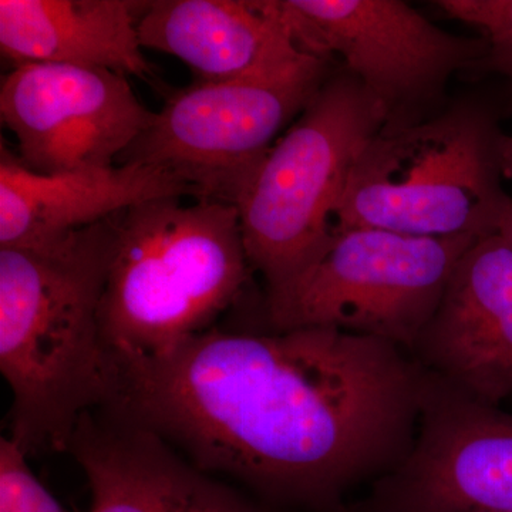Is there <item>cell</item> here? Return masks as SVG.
Returning a JSON list of instances; mask_svg holds the SVG:
<instances>
[{
  "mask_svg": "<svg viewBox=\"0 0 512 512\" xmlns=\"http://www.w3.org/2000/svg\"><path fill=\"white\" fill-rule=\"evenodd\" d=\"M423 377L409 350L372 336L208 329L119 363L107 407L269 503L338 512L409 456Z\"/></svg>",
  "mask_w": 512,
  "mask_h": 512,
  "instance_id": "1",
  "label": "cell"
},
{
  "mask_svg": "<svg viewBox=\"0 0 512 512\" xmlns=\"http://www.w3.org/2000/svg\"><path fill=\"white\" fill-rule=\"evenodd\" d=\"M500 161L504 177L512 178V136L501 137Z\"/></svg>",
  "mask_w": 512,
  "mask_h": 512,
  "instance_id": "18",
  "label": "cell"
},
{
  "mask_svg": "<svg viewBox=\"0 0 512 512\" xmlns=\"http://www.w3.org/2000/svg\"><path fill=\"white\" fill-rule=\"evenodd\" d=\"M478 239L336 229L295 282L266 298L272 330L330 328L412 350L461 256Z\"/></svg>",
  "mask_w": 512,
  "mask_h": 512,
  "instance_id": "6",
  "label": "cell"
},
{
  "mask_svg": "<svg viewBox=\"0 0 512 512\" xmlns=\"http://www.w3.org/2000/svg\"><path fill=\"white\" fill-rule=\"evenodd\" d=\"M338 512H370L369 510H366L365 505L359 504V505H353V507H349V505H346V507H343L342 510Z\"/></svg>",
  "mask_w": 512,
  "mask_h": 512,
  "instance_id": "20",
  "label": "cell"
},
{
  "mask_svg": "<svg viewBox=\"0 0 512 512\" xmlns=\"http://www.w3.org/2000/svg\"><path fill=\"white\" fill-rule=\"evenodd\" d=\"M362 504L370 512H512V413L424 369L412 451Z\"/></svg>",
  "mask_w": 512,
  "mask_h": 512,
  "instance_id": "9",
  "label": "cell"
},
{
  "mask_svg": "<svg viewBox=\"0 0 512 512\" xmlns=\"http://www.w3.org/2000/svg\"><path fill=\"white\" fill-rule=\"evenodd\" d=\"M386 123L382 104L342 67L266 153L235 202L249 265L264 278L266 298L295 282L328 247L353 164Z\"/></svg>",
  "mask_w": 512,
  "mask_h": 512,
  "instance_id": "5",
  "label": "cell"
},
{
  "mask_svg": "<svg viewBox=\"0 0 512 512\" xmlns=\"http://www.w3.org/2000/svg\"><path fill=\"white\" fill-rule=\"evenodd\" d=\"M410 353L473 399L500 406L512 397V252L500 235L461 256Z\"/></svg>",
  "mask_w": 512,
  "mask_h": 512,
  "instance_id": "11",
  "label": "cell"
},
{
  "mask_svg": "<svg viewBox=\"0 0 512 512\" xmlns=\"http://www.w3.org/2000/svg\"><path fill=\"white\" fill-rule=\"evenodd\" d=\"M116 215L53 247L0 248V370L13 396L10 439L26 453L69 450L80 420L116 393L100 322Z\"/></svg>",
  "mask_w": 512,
  "mask_h": 512,
  "instance_id": "2",
  "label": "cell"
},
{
  "mask_svg": "<svg viewBox=\"0 0 512 512\" xmlns=\"http://www.w3.org/2000/svg\"><path fill=\"white\" fill-rule=\"evenodd\" d=\"M490 114L458 103L407 124H384L357 156L336 229L376 228L410 237L497 234L511 197L503 188Z\"/></svg>",
  "mask_w": 512,
  "mask_h": 512,
  "instance_id": "4",
  "label": "cell"
},
{
  "mask_svg": "<svg viewBox=\"0 0 512 512\" xmlns=\"http://www.w3.org/2000/svg\"><path fill=\"white\" fill-rule=\"evenodd\" d=\"M165 197L116 215L100 322L116 365L167 355L211 329L244 291L235 205Z\"/></svg>",
  "mask_w": 512,
  "mask_h": 512,
  "instance_id": "3",
  "label": "cell"
},
{
  "mask_svg": "<svg viewBox=\"0 0 512 512\" xmlns=\"http://www.w3.org/2000/svg\"><path fill=\"white\" fill-rule=\"evenodd\" d=\"M450 18L484 33L487 52L483 66L503 74L512 86V0H440Z\"/></svg>",
  "mask_w": 512,
  "mask_h": 512,
  "instance_id": "16",
  "label": "cell"
},
{
  "mask_svg": "<svg viewBox=\"0 0 512 512\" xmlns=\"http://www.w3.org/2000/svg\"><path fill=\"white\" fill-rule=\"evenodd\" d=\"M165 197L197 198L180 178L138 163L40 174L0 144V248L53 247L74 232Z\"/></svg>",
  "mask_w": 512,
  "mask_h": 512,
  "instance_id": "13",
  "label": "cell"
},
{
  "mask_svg": "<svg viewBox=\"0 0 512 512\" xmlns=\"http://www.w3.org/2000/svg\"><path fill=\"white\" fill-rule=\"evenodd\" d=\"M144 8L126 0H0V50L15 66L67 64L151 80L137 30Z\"/></svg>",
  "mask_w": 512,
  "mask_h": 512,
  "instance_id": "15",
  "label": "cell"
},
{
  "mask_svg": "<svg viewBox=\"0 0 512 512\" xmlns=\"http://www.w3.org/2000/svg\"><path fill=\"white\" fill-rule=\"evenodd\" d=\"M0 512H72L37 480L28 453L10 437L0 440Z\"/></svg>",
  "mask_w": 512,
  "mask_h": 512,
  "instance_id": "17",
  "label": "cell"
},
{
  "mask_svg": "<svg viewBox=\"0 0 512 512\" xmlns=\"http://www.w3.org/2000/svg\"><path fill=\"white\" fill-rule=\"evenodd\" d=\"M143 49L181 60L198 82L279 72L306 55L281 0H158L138 19Z\"/></svg>",
  "mask_w": 512,
  "mask_h": 512,
  "instance_id": "14",
  "label": "cell"
},
{
  "mask_svg": "<svg viewBox=\"0 0 512 512\" xmlns=\"http://www.w3.org/2000/svg\"><path fill=\"white\" fill-rule=\"evenodd\" d=\"M330 74V60L306 53L279 72L185 87L168 97L120 164L161 168L198 200L235 205L279 133Z\"/></svg>",
  "mask_w": 512,
  "mask_h": 512,
  "instance_id": "7",
  "label": "cell"
},
{
  "mask_svg": "<svg viewBox=\"0 0 512 512\" xmlns=\"http://www.w3.org/2000/svg\"><path fill=\"white\" fill-rule=\"evenodd\" d=\"M127 77L67 64L13 67L0 84V116L19 160L40 174L113 167L156 119Z\"/></svg>",
  "mask_w": 512,
  "mask_h": 512,
  "instance_id": "10",
  "label": "cell"
},
{
  "mask_svg": "<svg viewBox=\"0 0 512 512\" xmlns=\"http://www.w3.org/2000/svg\"><path fill=\"white\" fill-rule=\"evenodd\" d=\"M497 234L504 239L505 244L512 252V197L505 208L503 217H501L500 225H498Z\"/></svg>",
  "mask_w": 512,
  "mask_h": 512,
  "instance_id": "19",
  "label": "cell"
},
{
  "mask_svg": "<svg viewBox=\"0 0 512 512\" xmlns=\"http://www.w3.org/2000/svg\"><path fill=\"white\" fill-rule=\"evenodd\" d=\"M296 42L355 76L386 124L426 119L453 74L483 63L484 39L451 35L402 0H281Z\"/></svg>",
  "mask_w": 512,
  "mask_h": 512,
  "instance_id": "8",
  "label": "cell"
},
{
  "mask_svg": "<svg viewBox=\"0 0 512 512\" xmlns=\"http://www.w3.org/2000/svg\"><path fill=\"white\" fill-rule=\"evenodd\" d=\"M67 451L89 483L87 512H269L109 407L80 420Z\"/></svg>",
  "mask_w": 512,
  "mask_h": 512,
  "instance_id": "12",
  "label": "cell"
}]
</instances>
